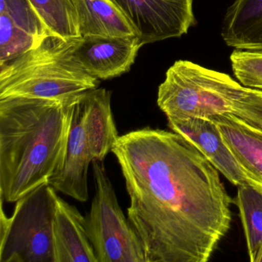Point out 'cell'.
<instances>
[{
  "mask_svg": "<svg viewBox=\"0 0 262 262\" xmlns=\"http://www.w3.org/2000/svg\"><path fill=\"white\" fill-rule=\"evenodd\" d=\"M43 39L23 30L8 13H0V64L34 48Z\"/></svg>",
  "mask_w": 262,
  "mask_h": 262,
  "instance_id": "cell-17",
  "label": "cell"
},
{
  "mask_svg": "<svg viewBox=\"0 0 262 262\" xmlns=\"http://www.w3.org/2000/svg\"><path fill=\"white\" fill-rule=\"evenodd\" d=\"M208 119L217 125L224 141L237 160L262 183V131L233 114Z\"/></svg>",
  "mask_w": 262,
  "mask_h": 262,
  "instance_id": "cell-13",
  "label": "cell"
},
{
  "mask_svg": "<svg viewBox=\"0 0 262 262\" xmlns=\"http://www.w3.org/2000/svg\"><path fill=\"white\" fill-rule=\"evenodd\" d=\"M78 39L47 36L39 45L0 64V100L56 99L97 89L74 56Z\"/></svg>",
  "mask_w": 262,
  "mask_h": 262,
  "instance_id": "cell-3",
  "label": "cell"
},
{
  "mask_svg": "<svg viewBox=\"0 0 262 262\" xmlns=\"http://www.w3.org/2000/svg\"><path fill=\"white\" fill-rule=\"evenodd\" d=\"M144 45L138 36L80 37L74 56L85 73L99 80H108L128 73Z\"/></svg>",
  "mask_w": 262,
  "mask_h": 262,
  "instance_id": "cell-10",
  "label": "cell"
},
{
  "mask_svg": "<svg viewBox=\"0 0 262 262\" xmlns=\"http://www.w3.org/2000/svg\"><path fill=\"white\" fill-rule=\"evenodd\" d=\"M3 13H8L16 25L37 39L42 40L50 36L42 30L25 0H6V8Z\"/></svg>",
  "mask_w": 262,
  "mask_h": 262,
  "instance_id": "cell-20",
  "label": "cell"
},
{
  "mask_svg": "<svg viewBox=\"0 0 262 262\" xmlns=\"http://www.w3.org/2000/svg\"><path fill=\"white\" fill-rule=\"evenodd\" d=\"M96 193L85 217L97 262H147L143 244L118 202L103 162H93Z\"/></svg>",
  "mask_w": 262,
  "mask_h": 262,
  "instance_id": "cell-7",
  "label": "cell"
},
{
  "mask_svg": "<svg viewBox=\"0 0 262 262\" xmlns=\"http://www.w3.org/2000/svg\"><path fill=\"white\" fill-rule=\"evenodd\" d=\"M236 205L245 231L250 261L262 262V191L238 187Z\"/></svg>",
  "mask_w": 262,
  "mask_h": 262,
  "instance_id": "cell-16",
  "label": "cell"
},
{
  "mask_svg": "<svg viewBox=\"0 0 262 262\" xmlns=\"http://www.w3.org/2000/svg\"><path fill=\"white\" fill-rule=\"evenodd\" d=\"M47 36L63 39L82 37L79 0H25Z\"/></svg>",
  "mask_w": 262,
  "mask_h": 262,
  "instance_id": "cell-15",
  "label": "cell"
},
{
  "mask_svg": "<svg viewBox=\"0 0 262 262\" xmlns=\"http://www.w3.org/2000/svg\"><path fill=\"white\" fill-rule=\"evenodd\" d=\"M230 60L233 73L242 85L262 91V52L234 50Z\"/></svg>",
  "mask_w": 262,
  "mask_h": 262,
  "instance_id": "cell-18",
  "label": "cell"
},
{
  "mask_svg": "<svg viewBox=\"0 0 262 262\" xmlns=\"http://www.w3.org/2000/svg\"><path fill=\"white\" fill-rule=\"evenodd\" d=\"M222 36L234 50L262 52V0H234L225 13Z\"/></svg>",
  "mask_w": 262,
  "mask_h": 262,
  "instance_id": "cell-12",
  "label": "cell"
},
{
  "mask_svg": "<svg viewBox=\"0 0 262 262\" xmlns=\"http://www.w3.org/2000/svg\"><path fill=\"white\" fill-rule=\"evenodd\" d=\"M245 86L221 72L176 61L159 85L157 104L168 119L231 114Z\"/></svg>",
  "mask_w": 262,
  "mask_h": 262,
  "instance_id": "cell-5",
  "label": "cell"
},
{
  "mask_svg": "<svg viewBox=\"0 0 262 262\" xmlns=\"http://www.w3.org/2000/svg\"><path fill=\"white\" fill-rule=\"evenodd\" d=\"M77 95L0 100L1 200L14 203L60 172Z\"/></svg>",
  "mask_w": 262,
  "mask_h": 262,
  "instance_id": "cell-2",
  "label": "cell"
},
{
  "mask_svg": "<svg viewBox=\"0 0 262 262\" xmlns=\"http://www.w3.org/2000/svg\"><path fill=\"white\" fill-rule=\"evenodd\" d=\"M54 262H97L87 234L85 217L59 195L53 220Z\"/></svg>",
  "mask_w": 262,
  "mask_h": 262,
  "instance_id": "cell-11",
  "label": "cell"
},
{
  "mask_svg": "<svg viewBox=\"0 0 262 262\" xmlns=\"http://www.w3.org/2000/svg\"><path fill=\"white\" fill-rule=\"evenodd\" d=\"M56 191L42 184L16 202L10 217L1 200L0 262H54Z\"/></svg>",
  "mask_w": 262,
  "mask_h": 262,
  "instance_id": "cell-6",
  "label": "cell"
},
{
  "mask_svg": "<svg viewBox=\"0 0 262 262\" xmlns=\"http://www.w3.org/2000/svg\"><path fill=\"white\" fill-rule=\"evenodd\" d=\"M147 262H206L231 227L219 171L184 136L145 127L113 146Z\"/></svg>",
  "mask_w": 262,
  "mask_h": 262,
  "instance_id": "cell-1",
  "label": "cell"
},
{
  "mask_svg": "<svg viewBox=\"0 0 262 262\" xmlns=\"http://www.w3.org/2000/svg\"><path fill=\"white\" fill-rule=\"evenodd\" d=\"M78 14L82 37L137 36L126 16L112 0H79Z\"/></svg>",
  "mask_w": 262,
  "mask_h": 262,
  "instance_id": "cell-14",
  "label": "cell"
},
{
  "mask_svg": "<svg viewBox=\"0 0 262 262\" xmlns=\"http://www.w3.org/2000/svg\"><path fill=\"white\" fill-rule=\"evenodd\" d=\"M231 114L262 131V91L245 87Z\"/></svg>",
  "mask_w": 262,
  "mask_h": 262,
  "instance_id": "cell-19",
  "label": "cell"
},
{
  "mask_svg": "<svg viewBox=\"0 0 262 262\" xmlns=\"http://www.w3.org/2000/svg\"><path fill=\"white\" fill-rule=\"evenodd\" d=\"M171 131L191 142L231 184L262 191V183L237 160L224 141L217 125L209 119H168Z\"/></svg>",
  "mask_w": 262,
  "mask_h": 262,
  "instance_id": "cell-9",
  "label": "cell"
},
{
  "mask_svg": "<svg viewBox=\"0 0 262 262\" xmlns=\"http://www.w3.org/2000/svg\"><path fill=\"white\" fill-rule=\"evenodd\" d=\"M112 93L95 89L77 95L73 104L63 167L50 181L56 190L80 202L89 200L88 172L94 161L103 162L119 139Z\"/></svg>",
  "mask_w": 262,
  "mask_h": 262,
  "instance_id": "cell-4",
  "label": "cell"
},
{
  "mask_svg": "<svg viewBox=\"0 0 262 262\" xmlns=\"http://www.w3.org/2000/svg\"><path fill=\"white\" fill-rule=\"evenodd\" d=\"M138 37L151 44L187 34L196 24L194 0H112Z\"/></svg>",
  "mask_w": 262,
  "mask_h": 262,
  "instance_id": "cell-8",
  "label": "cell"
}]
</instances>
